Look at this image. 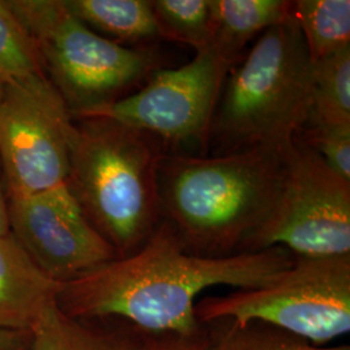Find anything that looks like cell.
Wrapping results in <instances>:
<instances>
[{"instance_id": "obj_1", "label": "cell", "mask_w": 350, "mask_h": 350, "mask_svg": "<svg viewBox=\"0 0 350 350\" xmlns=\"http://www.w3.org/2000/svg\"><path fill=\"white\" fill-rule=\"evenodd\" d=\"M295 262L283 247L230 256H199L186 250L174 228L160 221L134 253L62 283L57 305L83 321L118 318L142 331L201 340L196 297L214 286L260 288Z\"/></svg>"}, {"instance_id": "obj_2", "label": "cell", "mask_w": 350, "mask_h": 350, "mask_svg": "<svg viewBox=\"0 0 350 350\" xmlns=\"http://www.w3.org/2000/svg\"><path fill=\"white\" fill-rule=\"evenodd\" d=\"M283 172L284 150L250 148L214 156L163 153L160 219L174 228L191 253L234 254L273 211Z\"/></svg>"}, {"instance_id": "obj_3", "label": "cell", "mask_w": 350, "mask_h": 350, "mask_svg": "<svg viewBox=\"0 0 350 350\" xmlns=\"http://www.w3.org/2000/svg\"><path fill=\"white\" fill-rule=\"evenodd\" d=\"M66 185L118 257L138 250L160 224L163 144L103 117L75 118Z\"/></svg>"}, {"instance_id": "obj_4", "label": "cell", "mask_w": 350, "mask_h": 350, "mask_svg": "<svg viewBox=\"0 0 350 350\" xmlns=\"http://www.w3.org/2000/svg\"><path fill=\"white\" fill-rule=\"evenodd\" d=\"M313 63L292 13L260 36L244 62L226 77L209 146L222 153L286 150L312 108Z\"/></svg>"}, {"instance_id": "obj_5", "label": "cell", "mask_w": 350, "mask_h": 350, "mask_svg": "<svg viewBox=\"0 0 350 350\" xmlns=\"http://www.w3.org/2000/svg\"><path fill=\"white\" fill-rule=\"evenodd\" d=\"M37 42L42 66L75 118L142 88L159 68L150 49L103 37L68 11L64 0H8Z\"/></svg>"}, {"instance_id": "obj_6", "label": "cell", "mask_w": 350, "mask_h": 350, "mask_svg": "<svg viewBox=\"0 0 350 350\" xmlns=\"http://www.w3.org/2000/svg\"><path fill=\"white\" fill-rule=\"evenodd\" d=\"M195 313L200 323L258 321L323 347L350 331V256L295 257L270 283L206 297Z\"/></svg>"}, {"instance_id": "obj_7", "label": "cell", "mask_w": 350, "mask_h": 350, "mask_svg": "<svg viewBox=\"0 0 350 350\" xmlns=\"http://www.w3.org/2000/svg\"><path fill=\"white\" fill-rule=\"evenodd\" d=\"M283 247L295 257L350 256V182L300 139L284 150L275 205L240 252Z\"/></svg>"}, {"instance_id": "obj_8", "label": "cell", "mask_w": 350, "mask_h": 350, "mask_svg": "<svg viewBox=\"0 0 350 350\" xmlns=\"http://www.w3.org/2000/svg\"><path fill=\"white\" fill-rule=\"evenodd\" d=\"M75 118L46 75L3 83L0 165L8 198L66 183Z\"/></svg>"}, {"instance_id": "obj_9", "label": "cell", "mask_w": 350, "mask_h": 350, "mask_svg": "<svg viewBox=\"0 0 350 350\" xmlns=\"http://www.w3.org/2000/svg\"><path fill=\"white\" fill-rule=\"evenodd\" d=\"M232 68L214 51H199L189 63L157 69L133 94L85 117L108 118L146 133L163 144L165 153L193 147L206 156L213 117Z\"/></svg>"}, {"instance_id": "obj_10", "label": "cell", "mask_w": 350, "mask_h": 350, "mask_svg": "<svg viewBox=\"0 0 350 350\" xmlns=\"http://www.w3.org/2000/svg\"><path fill=\"white\" fill-rule=\"evenodd\" d=\"M8 222L13 238L60 284L118 257L91 225L66 183L8 198Z\"/></svg>"}, {"instance_id": "obj_11", "label": "cell", "mask_w": 350, "mask_h": 350, "mask_svg": "<svg viewBox=\"0 0 350 350\" xmlns=\"http://www.w3.org/2000/svg\"><path fill=\"white\" fill-rule=\"evenodd\" d=\"M205 342L130 328H107L75 319L53 305L31 331V350H193Z\"/></svg>"}, {"instance_id": "obj_12", "label": "cell", "mask_w": 350, "mask_h": 350, "mask_svg": "<svg viewBox=\"0 0 350 350\" xmlns=\"http://www.w3.org/2000/svg\"><path fill=\"white\" fill-rule=\"evenodd\" d=\"M59 288L11 232L0 237V329L33 331L57 304Z\"/></svg>"}, {"instance_id": "obj_13", "label": "cell", "mask_w": 350, "mask_h": 350, "mask_svg": "<svg viewBox=\"0 0 350 350\" xmlns=\"http://www.w3.org/2000/svg\"><path fill=\"white\" fill-rule=\"evenodd\" d=\"M209 50L234 64L254 38L291 16L287 0H209Z\"/></svg>"}, {"instance_id": "obj_14", "label": "cell", "mask_w": 350, "mask_h": 350, "mask_svg": "<svg viewBox=\"0 0 350 350\" xmlns=\"http://www.w3.org/2000/svg\"><path fill=\"white\" fill-rule=\"evenodd\" d=\"M68 11L104 38L133 49L160 39L150 0H64Z\"/></svg>"}, {"instance_id": "obj_15", "label": "cell", "mask_w": 350, "mask_h": 350, "mask_svg": "<svg viewBox=\"0 0 350 350\" xmlns=\"http://www.w3.org/2000/svg\"><path fill=\"white\" fill-rule=\"evenodd\" d=\"M291 13L312 63L350 49L349 0H296Z\"/></svg>"}, {"instance_id": "obj_16", "label": "cell", "mask_w": 350, "mask_h": 350, "mask_svg": "<svg viewBox=\"0 0 350 350\" xmlns=\"http://www.w3.org/2000/svg\"><path fill=\"white\" fill-rule=\"evenodd\" d=\"M312 85V108L305 125H349L350 49L313 63Z\"/></svg>"}, {"instance_id": "obj_17", "label": "cell", "mask_w": 350, "mask_h": 350, "mask_svg": "<svg viewBox=\"0 0 350 350\" xmlns=\"http://www.w3.org/2000/svg\"><path fill=\"white\" fill-rule=\"evenodd\" d=\"M213 323L215 329L206 340V350H350L348 345L336 348L314 345L305 338L258 321Z\"/></svg>"}, {"instance_id": "obj_18", "label": "cell", "mask_w": 350, "mask_h": 350, "mask_svg": "<svg viewBox=\"0 0 350 350\" xmlns=\"http://www.w3.org/2000/svg\"><path fill=\"white\" fill-rule=\"evenodd\" d=\"M160 39L182 43L195 52L211 42L209 0H150Z\"/></svg>"}, {"instance_id": "obj_19", "label": "cell", "mask_w": 350, "mask_h": 350, "mask_svg": "<svg viewBox=\"0 0 350 350\" xmlns=\"http://www.w3.org/2000/svg\"><path fill=\"white\" fill-rule=\"evenodd\" d=\"M37 42L13 12L8 0H0V81L1 83L43 75Z\"/></svg>"}, {"instance_id": "obj_20", "label": "cell", "mask_w": 350, "mask_h": 350, "mask_svg": "<svg viewBox=\"0 0 350 350\" xmlns=\"http://www.w3.org/2000/svg\"><path fill=\"white\" fill-rule=\"evenodd\" d=\"M300 139L336 174L350 182L349 125H305ZM301 130V131H304Z\"/></svg>"}, {"instance_id": "obj_21", "label": "cell", "mask_w": 350, "mask_h": 350, "mask_svg": "<svg viewBox=\"0 0 350 350\" xmlns=\"http://www.w3.org/2000/svg\"><path fill=\"white\" fill-rule=\"evenodd\" d=\"M0 350H31V331L0 329Z\"/></svg>"}, {"instance_id": "obj_22", "label": "cell", "mask_w": 350, "mask_h": 350, "mask_svg": "<svg viewBox=\"0 0 350 350\" xmlns=\"http://www.w3.org/2000/svg\"><path fill=\"white\" fill-rule=\"evenodd\" d=\"M10 232V222H8V196L4 185V178L0 165V237L7 235Z\"/></svg>"}, {"instance_id": "obj_23", "label": "cell", "mask_w": 350, "mask_h": 350, "mask_svg": "<svg viewBox=\"0 0 350 350\" xmlns=\"http://www.w3.org/2000/svg\"><path fill=\"white\" fill-rule=\"evenodd\" d=\"M193 350H206V340H205L204 344H201V345H199L198 348H195Z\"/></svg>"}, {"instance_id": "obj_24", "label": "cell", "mask_w": 350, "mask_h": 350, "mask_svg": "<svg viewBox=\"0 0 350 350\" xmlns=\"http://www.w3.org/2000/svg\"><path fill=\"white\" fill-rule=\"evenodd\" d=\"M1 90H3V83H1V81H0V96H1Z\"/></svg>"}]
</instances>
